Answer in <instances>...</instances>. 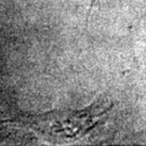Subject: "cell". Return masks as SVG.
<instances>
[{
  "instance_id": "cell-1",
  "label": "cell",
  "mask_w": 146,
  "mask_h": 146,
  "mask_svg": "<svg viewBox=\"0 0 146 146\" xmlns=\"http://www.w3.org/2000/svg\"><path fill=\"white\" fill-rule=\"evenodd\" d=\"M114 104L100 98L84 110H60L43 114L20 115L5 123L36 132L54 144H70L82 140L103 123Z\"/></svg>"
},
{
  "instance_id": "cell-2",
  "label": "cell",
  "mask_w": 146,
  "mask_h": 146,
  "mask_svg": "<svg viewBox=\"0 0 146 146\" xmlns=\"http://www.w3.org/2000/svg\"><path fill=\"white\" fill-rule=\"evenodd\" d=\"M99 0H91V3H90V8H89V11H88V16H87V20L89 21V19H90V15H91V13H92V10H93L94 5H96V2H98ZM87 21V22H88Z\"/></svg>"
}]
</instances>
